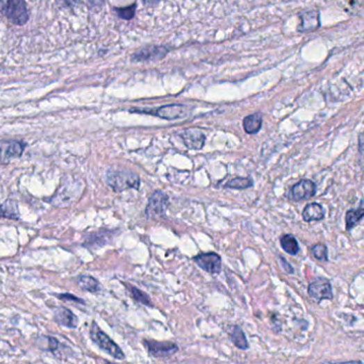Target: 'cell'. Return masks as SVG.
Returning <instances> with one entry per match:
<instances>
[{
    "label": "cell",
    "mask_w": 364,
    "mask_h": 364,
    "mask_svg": "<svg viewBox=\"0 0 364 364\" xmlns=\"http://www.w3.org/2000/svg\"><path fill=\"white\" fill-rule=\"evenodd\" d=\"M143 1H144L145 5L155 6L158 3L159 0H143Z\"/></svg>",
    "instance_id": "30"
},
{
    "label": "cell",
    "mask_w": 364,
    "mask_h": 364,
    "mask_svg": "<svg viewBox=\"0 0 364 364\" xmlns=\"http://www.w3.org/2000/svg\"><path fill=\"white\" fill-rule=\"evenodd\" d=\"M308 293L317 301L332 299V297H333L332 296L331 284H330L328 280L324 279V278H320V279L312 282L309 286V288H308Z\"/></svg>",
    "instance_id": "9"
},
{
    "label": "cell",
    "mask_w": 364,
    "mask_h": 364,
    "mask_svg": "<svg viewBox=\"0 0 364 364\" xmlns=\"http://www.w3.org/2000/svg\"><path fill=\"white\" fill-rule=\"evenodd\" d=\"M312 252L315 258L320 260H328L327 247L325 245L318 244L312 248Z\"/></svg>",
    "instance_id": "26"
},
{
    "label": "cell",
    "mask_w": 364,
    "mask_h": 364,
    "mask_svg": "<svg viewBox=\"0 0 364 364\" xmlns=\"http://www.w3.org/2000/svg\"><path fill=\"white\" fill-rule=\"evenodd\" d=\"M53 317L59 325L65 326V327L76 328L78 326V318L67 308L60 307L56 309Z\"/></svg>",
    "instance_id": "13"
},
{
    "label": "cell",
    "mask_w": 364,
    "mask_h": 364,
    "mask_svg": "<svg viewBox=\"0 0 364 364\" xmlns=\"http://www.w3.org/2000/svg\"><path fill=\"white\" fill-rule=\"evenodd\" d=\"M167 51L163 47H150V49H144L137 53L136 58L139 60H145V59H160L163 56L166 55Z\"/></svg>",
    "instance_id": "21"
},
{
    "label": "cell",
    "mask_w": 364,
    "mask_h": 364,
    "mask_svg": "<svg viewBox=\"0 0 364 364\" xmlns=\"http://www.w3.org/2000/svg\"><path fill=\"white\" fill-rule=\"evenodd\" d=\"M263 118L260 113H254V115H248L244 119V129L248 134H256L262 127Z\"/></svg>",
    "instance_id": "17"
},
{
    "label": "cell",
    "mask_w": 364,
    "mask_h": 364,
    "mask_svg": "<svg viewBox=\"0 0 364 364\" xmlns=\"http://www.w3.org/2000/svg\"><path fill=\"white\" fill-rule=\"evenodd\" d=\"M58 298H59V299L71 300V301L81 302V304H85V301H83V299H81V298L75 297V296L72 295V294H61V295L58 296Z\"/></svg>",
    "instance_id": "28"
},
{
    "label": "cell",
    "mask_w": 364,
    "mask_h": 364,
    "mask_svg": "<svg viewBox=\"0 0 364 364\" xmlns=\"http://www.w3.org/2000/svg\"><path fill=\"white\" fill-rule=\"evenodd\" d=\"M194 262L210 274H218L222 270V258L215 252L198 254L194 256Z\"/></svg>",
    "instance_id": "8"
},
{
    "label": "cell",
    "mask_w": 364,
    "mask_h": 364,
    "mask_svg": "<svg viewBox=\"0 0 364 364\" xmlns=\"http://www.w3.org/2000/svg\"><path fill=\"white\" fill-rule=\"evenodd\" d=\"M318 26H320V17L317 12H308L302 15L299 31L302 33H308V31H315Z\"/></svg>",
    "instance_id": "15"
},
{
    "label": "cell",
    "mask_w": 364,
    "mask_h": 364,
    "mask_svg": "<svg viewBox=\"0 0 364 364\" xmlns=\"http://www.w3.org/2000/svg\"><path fill=\"white\" fill-rule=\"evenodd\" d=\"M25 143L17 140H0V164H8L19 158L25 150Z\"/></svg>",
    "instance_id": "6"
},
{
    "label": "cell",
    "mask_w": 364,
    "mask_h": 364,
    "mask_svg": "<svg viewBox=\"0 0 364 364\" xmlns=\"http://www.w3.org/2000/svg\"><path fill=\"white\" fill-rule=\"evenodd\" d=\"M0 11L15 25H24L29 19V12L24 0H0Z\"/></svg>",
    "instance_id": "2"
},
{
    "label": "cell",
    "mask_w": 364,
    "mask_h": 364,
    "mask_svg": "<svg viewBox=\"0 0 364 364\" xmlns=\"http://www.w3.org/2000/svg\"><path fill=\"white\" fill-rule=\"evenodd\" d=\"M77 283L83 290L90 292V293H97L101 290L99 282L93 276L88 274H81L77 278Z\"/></svg>",
    "instance_id": "18"
},
{
    "label": "cell",
    "mask_w": 364,
    "mask_h": 364,
    "mask_svg": "<svg viewBox=\"0 0 364 364\" xmlns=\"http://www.w3.org/2000/svg\"><path fill=\"white\" fill-rule=\"evenodd\" d=\"M65 1L69 6H76L79 3V0H65Z\"/></svg>",
    "instance_id": "31"
},
{
    "label": "cell",
    "mask_w": 364,
    "mask_h": 364,
    "mask_svg": "<svg viewBox=\"0 0 364 364\" xmlns=\"http://www.w3.org/2000/svg\"><path fill=\"white\" fill-rule=\"evenodd\" d=\"M324 217H325V212L323 206L318 203H310L302 212V218L307 222H320L324 220Z\"/></svg>",
    "instance_id": "14"
},
{
    "label": "cell",
    "mask_w": 364,
    "mask_h": 364,
    "mask_svg": "<svg viewBox=\"0 0 364 364\" xmlns=\"http://www.w3.org/2000/svg\"><path fill=\"white\" fill-rule=\"evenodd\" d=\"M90 334L92 341L94 342L101 349H103L105 353L108 354L109 356H111V357L117 360L125 359L124 354L121 351V348L119 347L105 332L101 331L97 324H92Z\"/></svg>",
    "instance_id": "3"
},
{
    "label": "cell",
    "mask_w": 364,
    "mask_h": 364,
    "mask_svg": "<svg viewBox=\"0 0 364 364\" xmlns=\"http://www.w3.org/2000/svg\"><path fill=\"white\" fill-rule=\"evenodd\" d=\"M81 186H83V185H78V182L75 183V184L69 183V184L63 185L59 189L57 195L51 199V203L57 206H69L72 202H74L79 198L78 194L81 192V189L79 188Z\"/></svg>",
    "instance_id": "5"
},
{
    "label": "cell",
    "mask_w": 364,
    "mask_h": 364,
    "mask_svg": "<svg viewBox=\"0 0 364 364\" xmlns=\"http://www.w3.org/2000/svg\"><path fill=\"white\" fill-rule=\"evenodd\" d=\"M149 354L155 358H168L179 351L178 346L171 342H157L152 340L144 341Z\"/></svg>",
    "instance_id": "7"
},
{
    "label": "cell",
    "mask_w": 364,
    "mask_h": 364,
    "mask_svg": "<svg viewBox=\"0 0 364 364\" xmlns=\"http://www.w3.org/2000/svg\"><path fill=\"white\" fill-rule=\"evenodd\" d=\"M106 182L117 192L129 188L139 189L140 187L139 176L136 173L127 170H109L106 174Z\"/></svg>",
    "instance_id": "1"
},
{
    "label": "cell",
    "mask_w": 364,
    "mask_h": 364,
    "mask_svg": "<svg viewBox=\"0 0 364 364\" xmlns=\"http://www.w3.org/2000/svg\"><path fill=\"white\" fill-rule=\"evenodd\" d=\"M181 136L187 148L192 149V150H201L206 143V135L199 129H187Z\"/></svg>",
    "instance_id": "12"
},
{
    "label": "cell",
    "mask_w": 364,
    "mask_h": 364,
    "mask_svg": "<svg viewBox=\"0 0 364 364\" xmlns=\"http://www.w3.org/2000/svg\"><path fill=\"white\" fill-rule=\"evenodd\" d=\"M129 290L131 292L132 297L136 300L139 304H144V306H152V301L147 294L143 293L142 290H138L134 286H129Z\"/></svg>",
    "instance_id": "25"
},
{
    "label": "cell",
    "mask_w": 364,
    "mask_h": 364,
    "mask_svg": "<svg viewBox=\"0 0 364 364\" xmlns=\"http://www.w3.org/2000/svg\"><path fill=\"white\" fill-rule=\"evenodd\" d=\"M148 113H152L159 118L167 119V120H176V119L185 118L188 115V109L184 105H169V106L160 107L155 111H149Z\"/></svg>",
    "instance_id": "10"
},
{
    "label": "cell",
    "mask_w": 364,
    "mask_h": 364,
    "mask_svg": "<svg viewBox=\"0 0 364 364\" xmlns=\"http://www.w3.org/2000/svg\"><path fill=\"white\" fill-rule=\"evenodd\" d=\"M280 260H281L282 266H283L284 270H286V272H288V274H293L294 270L292 266L290 265V264L286 262V260H284L282 256H280Z\"/></svg>",
    "instance_id": "29"
},
{
    "label": "cell",
    "mask_w": 364,
    "mask_h": 364,
    "mask_svg": "<svg viewBox=\"0 0 364 364\" xmlns=\"http://www.w3.org/2000/svg\"><path fill=\"white\" fill-rule=\"evenodd\" d=\"M38 346L43 351H55L59 348L60 343L55 339V338L51 337H40L37 342Z\"/></svg>",
    "instance_id": "23"
},
{
    "label": "cell",
    "mask_w": 364,
    "mask_h": 364,
    "mask_svg": "<svg viewBox=\"0 0 364 364\" xmlns=\"http://www.w3.org/2000/svg\"><path fill=\"white\" fill-rule=\"evenodd\" d=\"M0 218L19 220V206L15 201L8 200L0 206Z\"/></svg>",
    "instance_id": "16"
},
{
    "label": "cell",
    "mask_w": 364,
    "mask_h": 364,
    "mask_svg": "<svg viewBox=\"0 0 364 364\" xmlns=\"http://www.w3.org/2000/svg\"><path fill=\"white\" fill-rule=\"evenodd\" d=\"M292 198L295 201L309 200L316 192V186L312 181L301 180L292 187Z\"/></svg>",
    "instance_id": "11"
},
{
    "label": "cell",
    "mask_w": 364,
    "mask_h": 364,
    "mask_svg": "<svg viewBox=\"0 0 364 364\" xmlns=\"http://www.w3.org/2000/svg\"><path fill=\"white\" fill-rule=\"evenodd\" d=\"M135 9H136V6L133 5L131 6V7L118 9L117 10V12H118L119 17H122V19H131L135 15Z\"/></svg>",
    "instance_id": "27"
},
{
    "label": "cell",
    "mask_w": 364,
    "mask_h": 364,
    "mask_svg": "<svg viewBox=\"0 0 364 364\" xmlns=\"http://www.w3.org/2000/svg\"><path fill=\"white\" fill-rule=\"evenodd\" d=\"M280 242H281L282 249L286 254H290V256H296L299 252V245H298L295 236L292 235V234L284 235Z\"/></svg>",
    "instance_id": "20"
},
{
    "label": "cell",
    "mask_w": 364,
    "mask_h": 364,
    "mask_svg": "<svg viewBox=\"0 0 364 364\" xmlns=\"http://www.w3.org/2000/svg\"><path fill=\"white\" fill-rule=\"evenodd\" d=\"M230 338L233 344H234L236 347L240 348V349H247V348L249 347V344H248V341H247L244 331H242V328L238 327V326H233L232 330H231L230 332Z\"/></svg>",
    "instance_id": "19"
},
{
    "label": "cell",
    "mask_w": 364,
    "mask_h": 364,
    "mask_svg": "<svg viewBox=\"0 0 364 364\" xmlns=\"http://www.w3.org/2000/svg\"><path fill=\"white\" fill-rule=\"evenodd\" d=\"M252 185H254V181L250 178H235L229 181L226 184V187L242 190V189L250 188V187H252Z\"/></svg>",
    "instance_id": "24"
},
{
    "label": "cell",
    "mask_w": 364,
    "mask_h": 364,
    "mask_svg": "<svg viewBox=\"0 0 364 364\" xmlns=\"http://www.w3.org/2000/svg\"><path fill=\"white\" fill-rule=\"evenodd\" d=\"M363 208L359 210H351L346 213V230L351 231L356 224H359L363 218Z\"/></svg>",
    "instance_id": "22"
},
{
    "label": "cell",
    "mask_w": 364,
    "mask_h": 364,
    "mask_svg": "<svg viewBox=\"0 0 364 364\" xmlns=\"http://www.w3.org/2000/svg\"><path fill=\"white\" fill-rule=\"evenodd\" d=\"M169 206V197L160 190H157L149 200L148 206L145 208V215L148 218H158L166 214Z\"/></svg>",
    "instance_id": "4"
}]
</instances>
